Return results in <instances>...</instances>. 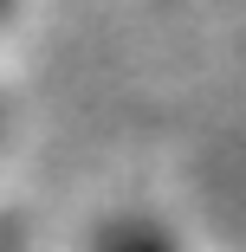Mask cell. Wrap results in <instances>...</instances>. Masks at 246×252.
Instances as JSON below:
<instances>
[{
	"mask_svg": "<svg viewBox=\"0 0 246 252\" xmlns=\"http://www.w3.org/2000/svg\"><path fill=\"white\" fill-rule=\"evenodd\" d=\"M117 252H162V246H156V239H123Z\"/></svg>",
	"mask_w": 246,
	"mask_h": 252,
	"instance_id": "obj_1",
	"label": "cell"
}]
</instances>
